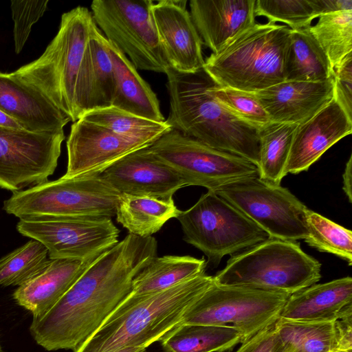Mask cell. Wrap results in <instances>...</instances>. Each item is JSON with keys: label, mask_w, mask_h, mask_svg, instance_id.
<instances>
[{"label": "cell", "mask_w": 352, "mask_h": 352, "mask_svg": "<svg viewBox=\"0 0 352 352\" xmlns=\"http://www.w3.org/2000/svg\"><path fill=\"white\" fill-rule=\"evenodd\" d=\"M0 110L32 132L63 131L71 121L37 88L12 73L0 72Z\"/></svg>", "instance_id": "cell-20"}, {"label": "cell", "mask_w": 352, "mask_h": 352, "mask_svg": "<svg viewBox=\"0 0 352 352\" xmlns=\"http://www.w3.org/2000/svg\"><path fill=\"white\" fill-rule=\"evenodd\" d=\"M252 220L270 238L296 242L308 236L309 208L287 188L258 176L228 184L214 191Z\"/></svg>", "instance_id": "cell-12"}, {"label": "cell", "mask_w": 352, "mask_h": 352, "mask_svg": "<svg viewBox=\"0 0 352 352\" xmlns=\"http://www.w3.org/2000/svg\"><path fill=\"white\" fill-rule=\"evenodd\" d=\"M289 296L214 281L186 309L179 324L232 326L241 333L243 343L275 324Z\"/></svg>", "instance_id": "cell-9"}, {"label": "cell", "mask_w": 352, "mask_h": 352, "mask_svg": "<svg viewBox=\"0 0 352 352\" xmlns=\"http://www.w3.org/2000/svg\"><path fill=\"white\" fill-rule=\"evenodd\" d=\"M48 2V0L10 1L14 21L13 36L16 54L21 52L29 37L32 26L43 16Z\"/></svg>", "instance_id": "cell-38"}, {"label": "cell", "mask_w": 352, "mask_h": 352, "mask_svg": "<svg viewBox=\"0 0 352 352\" xmlns=\"http://www.w3.org/2000/svg\"><path fill=\"white\" fill-rule=\"evenodd\" d=\"M254 14L270 23H285L292 30L309 28L316 18L310 0H257Z\"/></svg>", "instance_id": "cell-36"}, {"label": "cell", "mask_w": 352, "mask_h": 352, "mask_svg": "<svg viewBox=\"0 0 352 352\" xmlns=\"http://www.w3.org/2000/svg\"><path fill=\"white\" fill-rule=\"evenodd\" d=\"M334 322L294 321L279 318L274 327L285 352H334Z\"/></svg>", "instance_id": "cell-31"}, {"label": "cell", "mask_w": 352, "mask_h": 352, "mask_svg": "<svg viewBox=\"0 0 352 352\" xmlns=\"http://www.w3.org/2000/svg\"><path fill=\"white\" fill-rule=\"evenodd\" d=\"M337 352H352V316L334 322Z\"/></svg>", "instance_id": "cell-41"}, {"label": "cell", "mask_w": 352, "mask_h": 352, "mask_svg": "<svg viewBox=\"0 0 352 352\" xmlns=\"http://www.w3.org/2000/svg\"><path fill=\"white\" fill-rule=\"evenodd\" d=\"M0 352H1V346H0Z\"/></svg>", "instance_id": "cell-47"}, {"label": "cell", "mask_w": 352, "mask_h": 352, "mask_svg": "<svg viewBox=\"0 0 352 352\" xmlns=\"http://www.w3.org/2000/svg\"><path fill=\"white\" fill-rule=\"evenodd\" d=\"M184 240L199 250L216 267L226 255H234L270 238L240 210L215 192L208 190L176 218Z\"/></svg>", "instance_id": "cell-8"}, {"label": "cell", "mask_w": 352, "mask_h": 352, "mask_svg": "<svg viewBox=\"0 0 352 352\" xmlns=\"http://www.w3.org/2000/svg\"><path fill=\"white\" fill-rule=\"evenodd\" d=\"M351 132L352 120L333 99L314 116L297 126L286 174L307 170L330 147Z\"/></svg>", "instance_id": "cell-18"}, {"label": "cell", "mask_w": 352, "mask_h": 352, "mask_svg": "<svg viewBox=\"0 0 352 352\" xmlns=\"http://www.w3.org/2000/svg\"><path fill=\"white\" fill-rule=\"evenodd\" d=\"M236 352H285V351L273 324L242 343Z\"/></svg>", "instance_id": "cell-40"}, {"label": "cell", "mask_w": 352, "mask_h": 352, "mask_svg": "<svg viewBox=\"0 0 352 352\" xmlns=\"http://www.w3.org/2000/svg\"><path fill=\"white\" fill-rule=\"evenodd\" d=\"M65 138L64 131L0 127V188L13 193L47 182L57 167Z\"/></svg>", "instance_id": "cell-14"}, {"label": "cell", "mask_w": 352, "mask_h": 352, "mask_svg": "<svg viewBox=\"0 0 352 352\" xmlns=\"http://www.w3.org/2000/svg\"><path fill=\"white\" fill-rule=\"evenodd\" d=\"M206 261L190 256H155L133 278L132 293L160 292L205 273Z\"/></svg>", "instance_id": "cell-28"}, {"label": "cell", "mask_w": 352, "mask_h": 352, "mask_svg": "<svg viewBox=\"0 0 352 352\" xmlns=\"http://www.w3.org/2000/svg\"><path fill=\"white\" fill-rule=\"evenodd\" d=\"M157 252L153 236L129 234L103 252L49 311L33 318L36 342L47 351L76 350L132 292L133 278Z\"/></svg>", "instance_id": "cell-1"}, {"label": "cell", "mask_w": 352, "mask_h": 352, "mask_svg": "<svg viewBox=\"0 0 352 352\" xmlns=\"http://www.w3.org/2000/svg\"><path fill=\"white\" fill-rule=\"evenodd\" d=\"M352 316V278L314 284L289 296L280 314L288 320L332 322Z\"/></svg>", "instance_id": "cell-24"}, {"label": "cell", "mask_w": 352, "mask_h": 352, "mask_svg": "<svg viewBox=\"0 0 352 352\" xmlns=\"http://www.w3.org/2000/svg\"><path fill=\"white\" fill-rule=\"evenodd\" d=\"M180 211L174 200L164 201L147 196L120 194L116 208V220L129 234L151 236L166 221L177 218Z\"/></svg>", "instance_id": "cell-27"}, {"label": "cell", "mask_w": 352, "mask_h": 352, "mask_svg": "<svg viewBox=\"0 0 352 352\" xmlns=\"http://www.w3.org/2000/svg\"><path fill=\"white\" fill-rule=\"evenodd\" d=\"M321 264L294 241L269 238L232 255L214 276L215 283L292 295L316 284Z\"/></svg>", "instance_id": "cell-6"}, {"label": "cell", "mask_w": 352, "mask_h": 352, "mask_svg": "<svg viewBox=\"0 0 352 352\" xmlns=\"http://www.w3.org/2000/svg\"><path fill=\"white\" fill-rule=\"evenodd\" d=\"M96 258L86 261L48 258L36 274L17 287L13 298L30 311L33 318H39L58 302Z\"/></svg>", "instance_id": "cell-23"}, {"label": "cell", "mask_w": 352, "mask_h": 352, "mask_svg": "<svg viewBox=\"0 0 352 352\" xmlns=\"http://www.w3.org/2000/svg\"><path fill=\"white\" fill-rule=\"evenodd\" d=\"M333 76L329 61L309 28L292 30L285 61V81L320 82Z\"/></svg>", "instance_id": "cell-29"}, {"label": "cell", "mask_w": 352, "mask_h": 352, "mask_svg": "<svg viewBox=\"0 0 352 352\" xmlns=\"http://www.w3.org/2000/svg\"><path fill=\"white\" fill-rule=\"evenodd\" d=\"M208 91L230 112L255 127L259 129L271 122L269 116L252 93L219 87L212 81Z\"/></svg>", "instance_id": "cell-37"}, {"label": "cell", "mask_w": 352, "mask_h": 352, "mask_svg": "<svg viewBox=\"0 0 352 352\" xmlns=\"http://www.w3.org/2000/svg\"><path fill=\"white\" fill-rule=\"evenodd\" d=\"M140 352H147V351H146V349H144V350H142V351H140Z\"/></svg>", "instance_id": "cell-46"}, {"label": "cell", "mask_w": 352, "mask_h": 352, "mask_svg": "<svg viewBox=\"0 0 352 352\" xmlns=\"http://www.w3.org/2000/svg\"><path fill=\"white\" fill-rule=\"evenodd\" d=\"M159 341L164 352H223L242 343L234 327L179 324Z\"/></svg>", "instance_id": "cell-26"}, {"label": "cell", "mask_w": 352, "mask_h": 352, "mask_svg": "<svg viewBox=\"0 0 352 352\" xmlns=\"http://www.w3.org/2000/svg\"><path fill=\"white\" fill-rule=\"evenodd\" d=\"M352 155H351L346 163L344 171L342 175V189L350 203L352 201L351 175H352Z\"/></svg>", "instance_id": "cell-43"}, {"label": "cell", "mask_w": 352, "mask_h": 352, "mask_svg": "<svg viewBox=\"0 0 352 352\" xmlns=\"http://www.w3.org/2000/svg\"><path fill=\"white\" fill-rule=\"evenodd\" d=\"M298 125L271 122L258 129L259 178L273 184H280L287 175L285 168Z\"/></svg>", "instance_id": "cell-30"}, {"label": "cell", "mask_w": 352, "mask_h": 352, "mask_svg": "<svg viewBox=\"0 0 352 352\" xmlns=\"http://www.w3.org/2000/svg\"><path fill=\"white\" fill-rule=\"evenodd\" d=\"M255 0H191L190 16L213 54L255 23Z\"/></svg>", "instance_id": "cell-21"}, {"label": "cell", "mask_w": 352, "mask_h": 352, "mask_svg": "<svg viewBox=\"0 0 352 352\" xmlns=\"http://www.w3.org/2000/svg\"><path fill=\"white\" fill-rule=\"evenodd\" d=\"M17 231L41 242L50 259L89 261L118 241L120 230L105 217H43L19 219Z\"/></svg>", "instance_id": "cell-13"}, {"label": "cell", "mask_w": 352, "mask_h": 352, "mask_svg": "<svg viewBox=\"0 0 352 352\" xmlns=\"http://www.w3.org/2000/svg\"><path fill=\"white\" fill-rule=\"evenodd\" d=\"M115 89V75L108 41L94 23L76 86L78 118L89 111L111 107Z\"/></svg>", "instance_id": "cell-22"}, {"label": "cell", "mask_w": 352, "mask_h": 352, "mask_svg": "<svg viewBox=\"0 0 352 352\" xmlns=\"http://www.w3.org/2000/svg\"><path fill=\"white\" fill-rule=\"evenodd\" d=\"M120 193L100 174L63 177L18 192L3 201V210L21 219L43 217L116 215Z\"/></svg>", "instance_id": "cell-7"}, {"label": "cell", "mask_w": 352, "mask_h": 352, "mask_svg": "<svg viewBox=\"0 0 352 352\" xmlns=\"http://www.w3.org/2000/svg\"><path fill=\"white\" fill-rule=\"evenodd\" d=\"M214 283L206 273L166 289L131 293L99 329L73 352H118L146 349L178 325L186 309Z\"/></svg>", "instance_id": "cell-3"}, {"label": "cell", "mask_w": 352, "mask_h": 352, "mask_svg": "<svg viewBox=\"0 0 352 352\" xmlns=\"http://www.w3.org/2000/svg\"><path fill=\"white\" fill-rule=\"evenodd\" d=\"M100 175L120 194L164 201L173 199L175 192L186 186L180 176L148 146L127 154Z\"/></svg>", "instance_id": "cell-16"}, {"label": "cell", "mask_w": 352, "mask_h": 352, "mask_svg": "<svg viewBox=\"0 0 352 352\" xmlns=\"http://www.w3.org/2000/svg\"><path fill=\"white\" fill-rule=\"evenodd\" d=\"M165 74L170 96L166 122L171 129L257 166L258 129L236 116L209 92L212 80L203 68L186 73L169 66Z\"/></svg>", "instance_id": "cell-2"}, {"label": "cell", "mask_w": 352, "mask_h": 352, "mask_svg": "<svg viewBox=\"0 0 352 352\" xmlns=\"http://www.w3.org/2000/svg\"><path fill=\"white\" fill-rule=\"evenodd\" d=\"M94 23L87 8L78 6L63 13L56 35L42 55L12 72L37 88L74 122L79 119L77 82Z\"/></svg>", "instance_id": "cell-5"}, {"label": "cell", "mask_w": 352, "mask_h": 352, "mask_svg": "<svg viewBox=\"0 0 352 352\" xmlns=\"http://www.w3.org/2000/svg\"><path fill=\"white\" fill-rule=\"evenodd\" d=\"M308 236L304 240L320 252L333 254L352 265V232L311 210L306 215Z\"/></svg>", "instance_id": "cell-34"}, {"label": "cell", "mask_w": 352, "mask_h": 352, "mask_svg": "<svg viewBox=\"0 0 352 352\" xmlns=\"http://www.w3.org/2000/svg\"><path fill=\"white\" fill-rule=\"evenodd\" d=\"M108 47L116 80L111 106L155 122L166 121L156 94L137 69L125 54L109 41Z\"/></svg>", "instance_id": "cell-25"}, {"label": "cell", "mask_w": 352, "mask_h": 352, "mask_svg": "<svg viewBox=\"0 0 352 352\" xmlns=\"http://www.w3.org/2000/svg\"><path fill=\"white\" fill-rule=\"evenodd\" d=\"M47 250L39 241L30 239L0 258V286H20L45 265Z\"/></svg>", "instance_id": "cell-35"}, {"label": "cell", "mask_w": 352, "mask_h": 352, "mask_svg": "<svg viewBox=\"0 0 352 352\" xmlns=\"http://www.w3.org/2000/svg\"><path fill=\"white\" fill-rule=\"evenodd\" d=\"M334 352H336V351H334Z\"/></svg>", "instance_id": "cell-48"}, {"label": "cell", "mask_w": 352, "mask_h": 352, "mask_svg": "<svg viewBox=\"0 0 352 352\" xmlns=\"http://www.w3.org/2000/svg\"><path fill=\"white\" fill-rule=\"evenodd\" d=\"M291 31L285 25L256 23L207 57L203 69L215 85L250 93L284 82Z\"/></svg>", "instance_id": "cell-4"}, {"label": "cell", "mask_w": 352, "mask_h": 352, "mask_svg": "<svg viewBox=\"0 0 352 352\" xmlns=\"http://www.w3.org/2000/svg\"><path fill=\"white\" fill-rule=\"evenodd\" d=\"M252 94L271 122L300 124L333 99V76L320 82L284 81Z\"/></svg>", "instance_id": "cell-19"}, {"label": "cell", "mask_w": 352, "mask_h": 352, "mask_svg": "<svg viewBox=\"0 0 352 352\" xmlns=\"http://www.w3.org/2000/svg\"><path fill=\"white\" fill-rule=\"evenodd\" d=\"M146 349H142V348H126L122 350H120L118 352H140L142 350H144Z\"/></svg>", "instance_id": "cell-45"}, {"label": "cell", "mask_w": 352, "mask_h": 352, "mask_svg": "<svg viewBox=\"0 0 352 352\" xmlns=\"http://www.w3.org/2000/svg\"><path fill=\"white\" fill-rule=\"evenodd\" d=\"M187 1L162 0L151 10L160 43L170 67L186 73L201 69L204 65L202 40L195 26Z\"/></svg>", "instance_id": "cell-17"}, {"label": "cell", "mask_w": 352, "mask_h": 352, "mask_svg": "<svg viewBox=\"0 0 352 352\" xmlns=\"http://www.w3.org/2000/svg\"><path fill=\"white\" fill-rule=\"evenodd\" d=\"M187 186L215 191L245 178L258 176L257 166L239 155L212 148L171 129L148 146Z\"/></svg>", "instance_id": "cell-11"}, {"label": "cell", "mask_w": 352, "mask_h": 352, "mask_svg": "<svg viewBox=\"0 0 352 352\" xmlns=\"http://www.w3.org/2000/svg\"><path fill=\"white\" fill-rule=\"evenodd\" d=\"M0 127L22 130L24 129L16 120L0 110Z\"/></svg>", "instance_id": "cell-44"}, {"label": "cell", "mask_w": 352, "mask_h": 352, "mask_svg": "<svg viewBox=\"0 0 352 352\" xmlns=\"http://www.w3.org/2000/svg\"><path fill=\"white\" fill-rule=\"evenodd\" d=\"M333 99L352 120V53L333 70Z\"/></svg>", "instance_id": "cell-39"}, {"label": "cell", "mask_w": 352, "mask_h": 352, "mask_svg": "<svg viewBox=\"0 0 352 352\" xmlns=\"http://www.w3.org/2000/svg\"><path fill=\"white\" fill-rule=\"evenodd\" d=\"M149 145L79 119L72 124L67 140V166L62 177L99 175L127 154Z\"/></svg>", "instance_id": "cell-15"}, {"label": "cell", "mask_w": 352, "mask_h": 352, "mask_svg": "<svg viewBox=\"0 0 352 352\" xmlns=\"http://www.w3.org/2000/svg\"><path fill=\"white\" fill-rule=\"evenodd\" d=\"M80 119L102 126L122 137L150 144L171 129L166 121L155 122L113 106L89 111Z\"/></svg>", "instance_id": "cell-32"}, {"label": "cell", "mask_w": 352, "mask_h": 352, "mask_svg": "<svg viewBox=\"0 0 352 352\" xmlns=\"http://www.w3.org/2000/svg\"><path fill=\"white\" fill-rule=\"evenodd\" d=\"M151 0H94L95 23L138 69L164 73L170 66L155 28Z\"/></svg>", "instance_id": "cell-10"}, {"label": "cell", "mask_w": 352, "mask_h": 352, "mask_svg": "<svg viewBox=\"0 0 352 352\" xmlns=\"http://www.w3.org/2000/svg\"><path fill=\"white\" fill-rule=\"evenodd\" d=\"M318 18L309 30L334 70L352 53V10L324 14Z\"/></svg>", "instance_id": "cell-33"}, {"label": "cell", "mask_w": 352, "mask_h": 352, "mask_svg": "<svg viewBox=\"0 0 352 352\" xmlns=\"http://www.w3.org/2000/svg\"><path fill=\"white\" fill-rule=\"evenodd\" d=\"M316 18L320 15L352 10V0H310Z\"/></svg>", "instance_id": "cell-42"}]
</instances>
